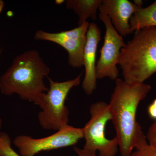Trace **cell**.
<instances>
[{"mask_svg": "<svg viewBox=\"0 0 156 156\" xmlns=\"http://www.w3.org/2000/svg\"><path fill=\"white\" fill-rule=\"evenodd\" d=\"M102 0H66L65 3L67 9L73 11L79 17L78 26L91 18L97 19V11L99 9Z\"/></svg>", "mask_w": 156, "mask_h": 156, "instance_id": "11", "label": "cell"}, {"mask_svg": "<svg viewBox=\"0 0 156 156\" xmlns=\"http://www.w3.org/2000/svg\"><path fill=\"white\" fill-rule=\"evenodd\" d=\"M2 127V120L1 119V117H0V131H1V128ZM0 133H1V131H0Z\"/></svg>", "mask_w": 156, "mask_h": 156, "instance_id": "21", "label": "cell"}, {"mask_svg": "<svg viewBox=\"0 0 156 156\" xmlns=\"http://www.w3.org/2000/svg\"><path fill=\"white\" fill-rule=\"evenodd\" d=\"M82 76L81 73L73 80L61 82L48 78L50 87L39 105L41 110L38 115L42 128L57 131L69 126V110L66 99L71 89L79 86Z\"/></svg>", "mask_w": 156, "mask_h": 156, "instance_id": "4", "label": "cell"}, {"mask_svg": "<svg viewBox=\"0 0 156 156\" xmlns=\"http://www.w3.org/2000/svg\"><path fill=\"white\" fill-rule=\"evenodd\" d=\"M91 118L83 129L85 144V150L96 154L99 156H115L119 149L116 137L109 139L105 136V127L108 121H112V116L108 103L98 101L91 105Z\"/></svg>", "mask_w": 156, "mask_h": 156, "instance_id": "5", "label": "cell"}, {"mask_svg": "<svg viewBox=\"0 0 156 156\" xmlns=\"http://www.w3.org/2000/svg\"><path fill=\"white\" fill-rule=\"evenodd\" d=\"M131 156H156V149L148 144L145 147L132 153Z\"/></svg>", "mask_w": 156, "mask_h": 156, "instance_id": "14", "label": "cell"}, {"mask_svg": "<svg viewBox=\"0 0 156 156\" xmlns=\"http://www.w3.org/2000/svg\"><path fill=\"white\" fill-rule=\"evenodd\" d=\"M129 22L132 33L145 27H156V1L146 8L136 9Z\"/></svg>", "mask_w": 156, "mask_h": 156, "instance_id": "12", "label": "cell"}, {"mask_svg": "<svg viewBox=\"0 0 156 156\" xmlns=\"http://www.w3.org/2000/svg\"><path fill=\"white\" fill-rule=\"evenodd\" d=\"M101 40V31L95 23H89L87 42L84 48L83 64L85 74L82 88L88 95H91L96 88V56L98 46Z\"/></svg>", "mask_w": 156, "mask_h": 156, "instance_id": "9", "label": "cell"}, {"mask_svg": "<svg viewBox=\"0 0 156 156\" xmlns=\"http://www.w3.org/2000/svg\"><path fill=\"white\" fill-rule=\"evenodd\" d=\"M88 21L70 30L57 33H50L39 30L34 34L36 41H48L61 46L68 53V62L74 68L83 66L84 48L87 42Z\"/></svg>", "mask_w": 156, "mask_h": 156, "instance_id": "8", "label": "cell"}, {"mask_svg": "<svg viewBox=\"0 0 156 156\" xmlns=\"http://www.w3.org/2000/svg\"><path fill=\"white\" fill-rule=\"evenodd\" d=\"M1 49H0V53H1Z\"/></svg>", "mask_w": 156, "mask_h": 156, "instance_id": "22", "label": "cell"}, {"mask_svg": "<svg viewBox=\"0 0 156 156\" xmlns=\"http://www.w3.org/2000/svg\"><path fill=\"white\" fill-rule=\"evenodd\" d=\"M74 150L76 152L78 156H97L95 153L88 151L83 148H80L77 147L74 148Z\"/></svg>", "mask_w": 156, "mask_h": 156, "instance_id": "17", "label": "cell"}, {"mask_svg": "<svg viewBox=\"0 0 156 156\" xmlns=\"http://www.w3.org/2000/svg\"><path fill=\"white\" fill-rule=\"evenodd\" d=\"M134 32L121 50L118 65L124 80L144 83L156 73V27H145Z\"/></svg>", "mask_w": 156, "mask_h": 156, "instance_id": "3", "label": "cell"}, {"mask_svg": "<svg viewBox=\"0 0 156 156\" xmlns=\"http://www.w3.org/2000/svg\"><path fill=\"white\" fill-rule=\"evenodd\" d=\"M0 156H22L12 148L11 138L8 134L0 133Z\"/></svg>", "mask_w": 156, "mask_h": 156, "instance_id": "13", "label": "cell"}, {"mask_svg": "<svg viewBox=\"0 0 156 156\" xmlns=\"http://www.w3.org/2000/svg\"><path fill=\"white\" fill-rule=\"evenodd\" d=\"M138 9L128 0H102L99 12L108 15L116 30L122 37L132 33L130 20Z\"/></svg>", "mask_w": 156, "mask_h": 156, "instance_id": "10", "label": "cell"}, {"mask_svg": "<svg viewBox=\"0 0 156 156\" xmlns=\"http://www.w3.org/2000/svg\"><path fill=\"white\" fill-rule=\"evenodd\" d=\"M4 6H5V3L4 1L2 0H0V14L2 11Z\"/></svg>", "mask_w": 156, "mask_h": 156, "instance_id": "19", "label": "cell"}, {"mask_svg": "<svg viewBox=\"0 0 156 156\" xmlns=\"http://www.w3.org/2000/svg\"><path fill=\"white\" fill-rule=\"evenodd\" d=\"M134 4L138 8H142L143 2L141 0H135L134 1Z\"/></svg>", "mask_w": 156, "mask_h": 156, "instance_id": "18", "label": "cell"}, {"mask_svg": "<svg viewBox=\"0 0 156 156\" xmlns=\"http://www.w3.org/2000/svg\"><path fill=\"white\" fill-rule=\"evenodd\" d=\"M99 18L105 26V33L100 55L96 66V78L116 80L119 73L117 65L121 50L126 45L123 37L116 30L108 15L99 12Z\"/></svg>", "mask_w": 156, "mask_h": 156, "instance_id": "7", "label": "cell"}, {"mask_svg": "<svg viewBox=\"0 0 156 156\" xmlns=\"http://www.w3.org/2000/svg\"><path fill=\"white\" fill-rule=\"evenodd\" d=\"M83 138L82 128L69 125L50 136L34 138L27 135L17 136L13 144L22 156H35L43 151L52 150L75 145Z\"/></svg>", "mask_w": 156, "mask_h": 156, "instance_id": "6", "label": "cell"}, {"mask_svg": "<svg viewBox=\"0 0 156 156\" xmlns=\"http://www.w3.org/2000/svg\"><path fill=\"white\" fill-rule=\"evenodd\" d=\"M146 137L148 144L156 149V121L149 128Z\"/></svg>", "mask_w": 156, "mask_h": 156, "instance_id": "15", "label": "cell"}, {"mask_svg": "<svg viewBox=\"0 0 156 156\" xmlns=\"http://www.w3.org/2000/svg\"><path fill=\"white\" fill-rule=\"evenodd\" d=\"M65 2V1H63V0H57V1H55V3H56L57 5H61Z\"/></svg>", "mask_w": 156, "mask_h": 156, "instance_id": "20", "label": "cell"}, {"mask_svg": "<svg viewBox=\"0 0 156 156\" xmlns=\"http://www.w3.org/2000/svg\"><path fill=\"white\" fill-rule=\"evenodd\" d=\"M147 112L151 118L156 121V98L149 105Z\"/></svg>", "mask_w": 156, "mask_h": 156, "instance_id": "16", "label": "cell"}, {"mask_svg": "<svg viewBox=\"0 0 156 156\" xmlns=\"http://www.w3.org/2000/svg\"><path fill=\"white\" fill-rule=\"evenodd\" d=\"M151 89L144 83H129L120 78L115 80L108 105L121 156H131L134 149L149 144L136 115L140 103Z\"/></svg>", "mask_w": 156, "mask_h": 156, "instance_id": "1", "label": "cell"}, {"mask_svg": "<svg viewBox=\"0 0 156 156\" xmlns=\"http://www.w3.org/2000/svg\"><path fill=\"white\" fill-rule=\"evenodd\" d=\"M50 73L37 50H26L14 58L0 77V92L7 96L17 94L23 100L39 106L49 89L44 80Z\"/></svg>", "mask_w": 156, "mask_h": 156, "instance_id": "2", "label": "cell"}]
</instances>
